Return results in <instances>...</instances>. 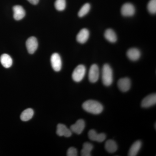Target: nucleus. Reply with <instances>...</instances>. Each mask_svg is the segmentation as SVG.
I'll list each match as a JSON object with an SVG mask.
<instances>
[{
    "mask_svg": "<svg viewBox=\"0 0 156 156\" xmlns=\"http://www.w3.org/2000/svg\"><path fill=\"white\" fill-rule=\"evenodd\" d=\"M93 148V146L91 143L89 142L85 143L83 145V148L81 151V156H91V152Z\"/></svg>",
    "mask_w": 156,
    "mask_h": 156,
    "instance_id": "obj_21",
    "label": "nucleus"
},
{
    "mask_svg": "<svg viewBox=\"0 0 156 156\" xmlns=\"http://www.w3.org/2000/svg\"><path fill=\"white\" fill-rule=\"evenodd\" d=\"M148 11L152 14L156 13V0H150L147 5Z\"/></svg>",
    "mask_w": 156,
    "mask_h": 156,
    "instance_id": "obj_24",
    "label": "nucleus"
},
{
    "mask_svg": "<svg viewBox=\"0 0 156 156\" xmlns=\"http://www.w3.org/2000/svg\"><path fill=\"white\" fill-rule=\"evenodd\" d=\"M156 103V95L155 93L147 95L144 98L141 102V105L142 107L147 108L154 105Z\"/></svg>",
    "mask_w": 156,
    "mask_h": 156,
    "instance_id": "obj_9",
    "label": "nucleus"
},
{
    "mask_svg": "<svg viewBox=\"0 0 156 156\" xmlns=\"http://www.w3.org/2000/svg\"><path fill=\"white\" fill-rule=\"evenodd\" d=\"M51 65L54 71L58 72L62 68V60L59 54L57 53H54L52 54L50 58Z\"/></svg>",
    "mask_w": 156,
    "mask_h": 156,
    "instance_id": "obj_4",
    "label": "nucleus"
},
{
    "mask_svg": "<svg viewBox=\"0 0 156 156\" xmlns=\"http://www.w3.org/2000/svg\"><path fill=\"white\" fill-rule=\"evenodd\" d=\"M131 80L128 78H121L118 81V87L122 92H126L128 91L131 88Z\"/></svg>",
    "mask_w": 156,
    "mask_h": 156,
    "instance_id": "obj_8",
    "label": "nucleus"
},
{
    "mask_svg": "<svg viewBox=\"0 0 156 156\" xmlns=\"http://www.w3.org/2000/svg\"><path fill=\"white\" fill-rule=\"evenodd\" d=\"M0 62L4 67L9 68L13 63V60L11 56L7 54H3L0 57Z\"/></svg>",
    "mask_w": 156,
    "mask_h": 156,
    "instance_id": "obj_17",
    "label": "nucleus"
},
{
    "mask_svg": "<svg viewBox=\"0 0 156 156\" xmlns=\"http://www.w3.org/2000/svg\"><path fill=\"white\" fill-rule=\"evenodd\" d=\"M14 12V18L16 20L22 19L25 16V11L22 6H14L13 8Z\"/></svg>",
    "mask_w": 156,
    "mask_h": 156,
    "instance_id": "obj_13",
    "label": "nucleus"
},
{
    "mask_svg": "<svg viewBox=\"0 0 156 156\" xmlns=\"http://www.w3.org/2000/svg\"><path fill=\"white\" fill-rule=\"evenodd\" d=\"M113 71L112 68L108 64L103 66L102 69V81L105 86L108 87L112 83Z\"/></svg>",
    "mask_w": 156,
    "mask_h": 156,
    "instance_id": "obj_2",
    "label": "nucleus"
},
{
    "mask_svg": "<svg viewBox=\"0 0 156 156\" xmlns=\"http://www.w3.org/2000/svg\"><path fill=\"white\" fill-rule=\"evenodd\" d=\"M135 9L134 6L131 3L124 4L121 9V13L125 17H131L135 14Z\"/></svg>",
    "mask_w": 156,
    "mask_h": 156,
    "instance_id": "obj_6",
    "label": "nucleus"
},
{
    "mask_svg": "<svg viewBox=\"0 0 156 156\" xmlns=\"http://www.w3.org/2000/svg\"><path fill=\"white\" fill-rule=\"evenodd\" d=\"M99 76V70L97 65H92L89 69V80L91 83H95L98 80Z\"/></svg>",
    "mask_w": 156,
    "mask_h": 156,
    "instance_id": "obj_5",
    "label": "nucleus"
},
{
    "mask_svg": "<svg viewBox=\"0 0 156 156\" xmlns=\"http://www.w3.org/2000/svg\"><path fill=\"white\" fill-rule=\"evenodd\" d=\"M105 149L110 153H113L118 149L116 143L112 140H108L105 143Z\"/></svg>",
    "mask_w": 156,
    "mask_h": 156,
    "instance_id": "obj_18",
    "label": "nucleus"
},
{
    "mask_svg": "<svg viewBox=\"0 0 156 156\" xmlns=\"http://www.w3.org/2000/svg\"><path fill=\"white\" fill-rule=\"evenodd\" d=\"M90 8H91V6L89 3L84 4L78 12V16L80 17H84L89 13Z\"/></svg>",
    "mask_w": 156,
    "mask_h": 156,
    "instance_id": "obj_22",
    "label": "nucleus"
},
{
    "mask_svg": "<svg viewBox=\"0 0 156 156\" xmlns=\"http://www.w3.org/2000/svg\"><path fill=\"white\" fill-rule=\"evenodd\" d=\"M84 110L93 114H100L103 110V105L96 101L89 100L85 101L83 104Z\"/></svg>",
    "mask_w": 156,
    "mask_h": 156,
    "instance_id": "obj_1",
    "label": "nucleus"
},
{
    "mask_svg": "<svg viewBox=\"0 0 156 156\" xmlns=\"http://www.w3.org/2000/svg\"><path fill=\"white\" fill-rule=\"evenodd\" d=\"M32 5H37L39 2V0H27Z\"/></svg>",
    "mask_w": 156,
    "mask_h": 156,
    "instance_id": "obj_26",
    "label": "nucleus"
},
{
    "mask_svg": "<svg viewBox=\"0 0 156 156\" xmlns=\"http://www.w3.org/2000/svg\"><path fill=\"white\" fill-rule=\"evenodd\" d=\"M26 45L28 53L33 54L37 49L38 44L36 38L31 37L27 39Z\"/></svg>",
    "mask_w": 156,
    "mask_h": 156,
    "instance_id": "obj_7",
    "label": "nucleus"
},
{
    "mask_svg": "<svg viewBox=\"0 0 156 156\" xmlns=\"http://www.w3.org/2000/svg\"><path fill=\"white\" fill-rule=\"evenodd\" d=\"M88 136L91 140L98 142H103L106 138V135L104 133L98 134L94 130H90L88 132Z\"/></svg>",
    "mask_w": 156,
    "mask_h": 156,
    "instance_id": "obj_10",
    "label": "nucleus"
},
{
    "mask_svg": "<svg viewBox=\"0 0 156 156\" xmlns=\"http://www.w3.org/2000/svg\"><path fill=\"white\" fill-rule=\"evenodd\" d=\"M127 56L130 60L132 61H137L141 56L140 51L135 48H131L128 50Z\"/></svg>",
    "mask_w": 156,
    "mask_h": 156,
    "instance_id": "obj_15",
    "label": "nucleus"
},
{
    "mask_svg": "<svg viewBox=\"0 0 156 156\" xmlns=\"http://www.w3.org/2000/svg\"><path fill=\"white\" fill-rule=\"evenodd\" d=\"M78 155L77 151L75 147H71L68 150L67 156H76Z\"/></svg>",
    "mask_w": 156,
    "mask_h": 156,
    "instance_id": "obj_25",
    "label": "nucleus"
},
{
    "mask_svg": "<svg viewBox=\"0 0 156 156\" xmlns=\"http://www.w3.org/2000/svg\"><path fill=\"white\" fill-rule=\"evenodd\" d=\"M142 143L140 140H137L132 144L128 153V156H135L137 155L138 152L141 148Z\"/></svg>",
    "mask_w": 156,
    "mask_h": 156,
    "instance_id": "obj_16",
    "label": "nucleus"
},
{
    "mask_svg": "<svg viewBox=\"0 0 156 156\" xmlns=\"http://www.w3.org/2000/svg\"><path fill=\"white\" fill-rule=\"evenodd\" d=\"M89 36V32L88 30L86 28L82 29L77 35V41L80 44H84L88 41Z\"/></svg>",
    "mask_w": 156,
    "mask_h": 156,
    "instance_id": "obj_14",
    "label": "nucleus"
},
{
    "mask_svg": "<svg viewBox=\"0 0 156 156\" xmlns=\"http://www.w3.org/2000/svg\"><path fill=\"white\" fill-rule=\"evenodd\" d=\"M105 39L111 43H115L116 42L117 37L116 34L114 31L111 29L106 30L105 33Z\"/></svg>",
    "mask_w": 156,
    "mask_h": 156,
    "instance_id": "obj_19",
    "label": "nucleus"
},
{
    "mask_svg": "<svg viewBox=\"0 0 156 156\" xmlns=\"http://www.w3.org/2000/svg\"><path fill=\"white\" fill-rule=\"evenodd\" d=\"M56 134L59 136L69 137L71 136L72 132L65 125L62 124H58L57 126Z\"/></svg>",
    "mask_w": 156,
    "mask_h": 156,
    "instance_id": "obj_12",
    "label": "nucleus"
},
{
    "mask_svg": "<svg viewBox=\"0 0 156 156\" xmlns=\"http://www.w3.org/2000/svg\"><path fill=\"white\" fill-rule=\"evenodd\" d=\"M66 7V0H56L55 2V7L58 11H62Z\"/></svg>",
    "mask_w": 156,
    "mask_h": 156,
    "instance_id": "obj_23",
    "label": "nucleus"
},
{
    "mask_svg": "<svg viewBox=\"0 0 156 156\" xmlns=\"http://www.w3.org/2000/svg\"><path fill=\"white\" fill-rule=\"evenodd\" d=\"M86 73V67L83 65L78 66L74 70L72 74L73 80L76 82H81L85 76Z\"/></svg>",
    "mask_w": 156,
    "mask_h": 156,
    "instance_id": "obj_3",
    "label": "nucleus"
},
{
    "mask_svg": "<svg viewBox=\"0 0 156 156\" xmlns=\"http://www.w3.org/2000/svg\"><path fill=\"white\" fill-rule=\"evenodd\" d=\"M34 115L33 110L31 108H27L23 111L20 115V119L23 121L26 122L32 118Z\"/></svg>",
    "mask_w": 156,
    "mask_h": 156,
    "instance_id": "obj_20",
    "label": "nucleus"
},
{
    "mask_svg": "<svg viewBox=\"0 0 156 156\" xmlns=\"http://www.w3.org/2000/svg\"><path fill=\"white\" fill-rule=\"evenodd\" d=\"M85 122L83 119L78 120L75 124L71 126L72 132L78 134H81L85 128Z\"/></svg>",
    "mask_w": 156,
    "mask_h": 156,
    "instance_id": "obj_11",
    "label": "nucleus"
}]
</instances>
